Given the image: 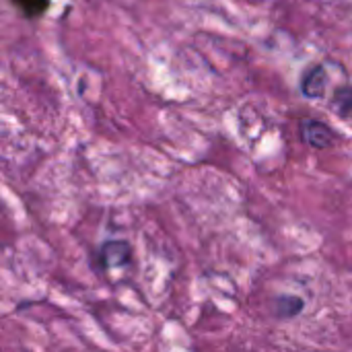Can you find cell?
I'll list each match as a JSON object with an SVG mask.
<instances>
[{
    "label": "cell",
    "instance_id": "cell-1",
    "mask_svg": "<svg viewBox=\"0 0 352 352\" xmlns=\"http://www.w3.org/2000/svg\"><path fill=\"white\" fill-rule=\"evenodd\" d=\"M97 262L101 270H118L126 268L132 262V245L126 239H105L99 243Z\"/></svg>",
    "mask_w": 352,
    "mask_h": 352
},
{
    "label": "cell",
    "instance_id": "cell-2",
    "mask_svg": "<svg viewBox=\"0 0 352 352\" xmlns=\"http://www.w3.org/2000/svg\"><path fill=\"white\" fill-rule=\"evenodd\" d=\"M299 134H301V140L316 151H326L336 140V132L326 122L316 120V118H303L299 122Z\"/></svg>",
    "mask_w": 352,
    "mask_h": 352
},
{
    "label": "cell",
    "instance_id": "cell-3",
    "mask_svg": "<svg viewBox=\"0 0 352 352\" xmlns=\"http://www.w3.org/2000/svg\"><path fill=\"white\" fill-rule=\"evenodd\" d=\"M328 91V70L324 64H309L299 76V93L305 99H322Z\"/></svg>",
    "mask_w": 352,
    "mask_h": 352
},
{
    "label": "cell",
    "instance_id": "cell-4",
    "mask_svg": "<svg viewBox=\"0 0 352 352\" xmlns=\"http://www.w3.org/2000/svg\"><path fill=\"white\" fill-rule=\"evenodd\" d=\"M305 311V299L299 295H291V293H283L278 297H274L272 303V316L280 322H291L297 316H301Z\"/></svg>",
    "mask_w": 352,
    "mask_h": 352
},
{
    "label": "cell",
    "instance_id": "cell-5",
    "mask_svg": "<svg viewBox=\"0 0 352 352\" xmlns=\"http://www.w3.org/2000/svg\"><path fill=\"white\" fill-rule=\"evenodd\" d=\"M330 109L342 118L351 120L352 118V85H338L332 95H330Z\"/></svg>",
    "mask_w": 352,
    "mask_h": 352
},
{
    "label": "cell",
    "instance_id": "cell-6",
    "mask_svg": "<svg viewBox=\"0 0 352 352\" xmlns=\"http://www.w3.org/2000/svg\"><path fill=\"white\" fill-rule=\"evenodd\" d=\"M12 4L21 10L25 19H37L47 12L52 0H12Z\"/></svg>",
    "mask_w": 352,
    "mask_h": 352
}]
</instances>
